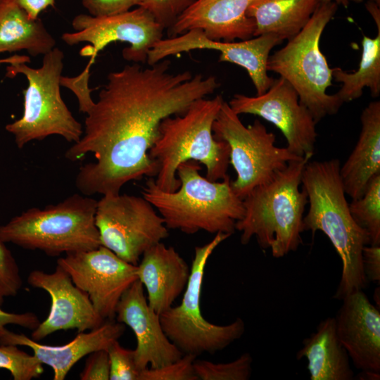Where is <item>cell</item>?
I'll list each match as a JSON object with an SVG mask.
<instances>
[{
	"mask_svg": "<svg viewBox=\"0 0 380 380\" xmlns=\"http://www.w3.org/2000/svg\"><path fill=\"white\" fill-rule=\"evenodd\" d=\"M170 65L165 58L148 68L134 63L108 74L87 113L80 139L65 153L72 162L89 153L95 157L77 172L75 186L82 194H118L130 181L156 176L157 165L148 151L160 122L183 114L220 87L215 76L172 73Z\"/></svg>",
	"mask_w": 380,
	"mask_h": 380,
	"instance_id": "obj_1",
	"label": "cell"
},
{
	"mask_svg": "<svg viewBox=\"0 0 380 380\" xmlns=\"http://www.w3.org/2000/svg\"><path fill=\"white\" fill-rule=\"evenodd\" d=\"M341 163L334 158L308 161L301 184L308 195L309 209L303 217L304 231H321L329 239L342 261L341 277L333 296L342 300L349 293L367 288L362 266V248L370 244L368 233L353 220L341 176Z\"/></svg>",
	"mask_w": 380,
	"mask_h": 380,
	"instance_id": "obj_2",
	"label": "cell"
},
{
	"mask_svg": "<svg viewBox=\"0 0 380 380\" xmlns=\"http://www.w3.org/2000/svg\"><path fill=\"white\" fill-rule=\"evenodd\" d=\"M200 170L198 162H184L177 170L180 185L176 191L160 189L151 177L142 196L158 210L168 229L232 235L244 215L243 200L233 191L229 175L222 182H213L201 176Z\"/></svg>",
	"mask_w": 380,
	"mask_h": 380,
	"instance_id": "obj_3",
	"label": "cell"
},
{
	"mask_svg": "<svg viewBox=\"0 0 380 380\" xmlns=\"http://www.w3.org/2000/svg\"><path fill=\"white\" fill-rule=\"evenodd\" d=\"M223 101L221 95L199 99L183 114L167 117L160 122L158 138L148 151L157 165L154 180L160 189L170 192L179 188L177 170L188 160L203 164L206 178L210 181L228 176L229 145L217 139L213 132V124Z\"/></svg>",
	"mask_w": 380,
	"mask_h": 380,
	"instance_id": "obj_4",
	"label": "cell"
},
{
	"mask_svg": "<svg viewBox=\"0 0 380 380\" xmlns=\"http://www.w3.org/2000/svg\"><path fill=\"white\" fill-rule=\"evenodd\" d=\"M310 158L305 156L289 162L243 199L244 215L236 223V230L241 233L242 244L248 243L255 236L262 249L270 248L272 256L279 258L296 251L303 243L308 195L299 186Z\"/></svg>",
	"mask_w": 380,
	"mask_h": 380,
	"instance_id": "obj_5",
	"label": "cell"
},
{
	"mask_svg": "<svg viewBox=\"0 0 380 380\" xmlns=\"http://www.w3.org/2000/svg\"><path fill=\"white\" fill-rule=\"evenodd\" d=\"M97 201L75 194L55 205L30 208L0 225V240L49 256L97 248Z\"/></svg>",
	"mask_w": 380,
	"mask_h": 380,
	"instance_id": "obj_6",
	"label": "cell"
},
{
	"mask_svg": "<svg viewBox=\"0 0 380 380\" xmlns=\"http://www.w3.org/2000/svg\"><path fill=\"white\" fill-rule=\"evenodd\" d=\"M337 4L320 2L310 19L281 49L270 55L267 70L285 79L296 90L299 101L317 123L338 113L343 102L327 93L332 85V68L319 48L322 34L334 16Z\"/></svg>",
	"mask_w": 380,
	"mask_h": 380,
	"instance_id": "obj_7",
	"label": "cell"
},
{
	"mask_svg": "<svg viewBox=\"0 0 380 380\" xmlns=\"http://www.w3.org/2000/svg\"><path fill=\"white\" fill-rule=\"evenodd\" d=\"M63 58V52L54 47L44 55L42 65L39 68H30L25 63L6 67V76L23 74L28 81L24 91L23 115L6 126L19 148L30 141L43 140L51 135H58L75 143L83 134L81 123L74 118L61 95Z\"/></svg>",
	"mask_w": 380,
	"mask_h": 380,
	"instance_id": "obj_8",
	"label": "cell"
},
{
	"mask_svg": "<svg viewBox=\"0 0 380 380\" xmlns=\"http://www.w3.org/2000/svg\"><path fill=\"white\" fill-rule=\"evenodd\" d=\"M230 236L218 232L208 243L195 247L190 275L180 305L172 306L160 315L163 331L183 354H213L239 339L245 331L241 318L238 317L227 325H217L203 317L200 307L208 260L214 250Z\"/></svg>",
	"mask_w": 380,
	"mask_h": 380,
	"instance_id": "obj_9",
	"label": "cell"
},
{
	"mask_svg": "<svg viewBox=\"0 0 380 380\" xmlns=\"http://www.w3.org/2000/svg\"><path fill=\"white\" fill-rule=\"evenodd\" d=\"M213 132L217 139L229 145V164L236 173L231 186L242 200L255 186L284 168L289 162L303 158L286 147L276 146L275 135L269 132L259 120L245 126L224 101L213 124Z\"/></svg>",
	"mask_w": 380,
	"mask_h": 380,
	"instance_id": "obj_10",
	"label": "cell"
},
{
	"mask_svg": "<svg viewBox=\"0 0 380 380\" xmlns=\"http://www.w3.org/2000/svg\"><path fill=\"white\" fill-rule=\"evenodd\" d=\"M95 223L101 245L135 265L147 249L169 236L163 218L143 196L103 195L97 201Z\"/></svg>",
	"mask_w": 380,
	"mask_h": 380,
	"instance_id": "obj_11",
	"label": "cell"
},
{
	"mask_svg": "<svg viewBox=\"0 0 380 380\" xmlns=\"http://www.w3.org/2000/svg\"><path fill=\"white\" fill-rule=\"evenodd\" d=\"M72 26L75 32L63 33L62 39L68 45L90 43V48L82 54L90 56L91 63L108 44L121 42L130 44L122 51L125 60L144 63L153 46L163 39L164 28L143 6L108 16L79 14L73 18Z\"/></svg>",
	"mask_w": 380,
	"mask_h": 380,
	"instance_id": "obj_12",
	"label": "cell"
},
{
	"mask_svg": "<svg viewBox=\"0 0 380 380\" xmlns=\"http://www.w3.org/2000/svg\"><path fill=\"white\" fill-rule=\"evenodd\" d=\"M57 265L87 294L95 310L105 321L115 317L122 294L138 280L137 265L126 262L103 246L65 254L57 260Z\"/></svg>",
	"mask_w": 380,
	"mask_h": 380,
	"instance_id": "obj_13",
	"label": "cell"
},
{
	"mask_svg": "<svg viewBox=\"0 0 380 380\" xmlns=\"http://www.w3.org/2000/svg\"><path fill=\"white\" fill-rule=\"evenodd\" d=\"M228 103L239 115H255L274 124L284 135L289 151L299 157L312 158L317 137V122L300 103L296 90L283 77L274 79L261 95L236 94Z\"/></svg>",
	"mask_w": 380,
	"mask_h": 380,
	"instance_id": "obj_14",
	"label": "cell"
},
{
	"mask_svg": "<svg viewBox=\"0 0 380 380\" xmlns=\"http://www.w3.org/2000/svg\"><path fill=\"white\" fill-rule=\"evenodd\" d=\"M27 283L46 291L51 300L47 317L32 331L31 338L39 341L60 330L84 332L101 326L105 320L95 310L89 296L78 288L69 274L57 265L52 273L35 270Z\"/></svg>",
	"mask_w": 380,
	"mask_h": 380,
	"instance_id": "obj_15",
	"label": "cell"
},
{
	"mask_svg": "<svg viewBox=\"0 0 380 380\" xmlns=\"http://www.w3.org/2000/svg\"><path fill=\"white\" fill-rule=\"evenodd\" d=\"M115 317L118 322L129 327L136 336L134 355L141 371L148 365L150 368L163 367L184 355L163 331L160 315L149 306L140 281H134L122 294Z\"/></svg>",
	"mask_w": 380,
	"mask_h": 380,
	"instance_id": "obj_16",
	"label": "cell"
},
{
	"mask_svg": "<svg viewBox=\"0 0 380 380\" xmlns=\"http://www.w3.org/2000/svg\"><path fill=\"white\" fill-rule=\"evenodd\" d=\"M335 319L337 336L355 368L380 372V312L362 290L343 298Z\"/></svg>",
	"mask_w": 380,
	"mask_h": 380,
	"instance_id": "obj_17",
	"label": "cell"
},
{
	"mask_svg": "<svg viewBox=\"0 0 380 380\" xmlns=\"http://www.w3.org/2000/svg\"><path fill=\"white\" fill-rule=\"evenodd\" d=\"M254 1L195 0L167 30L168 37L198 29L213 40L248 39L253 37L255 25L246 11Z\"/></svg>",
	"mask_w": 380,
	"mask_h": 380,
	"instance_id": "obj_18",
	"label": "cell"
},
{
	"mask_svg": "<svg viewBox=\"0 0 380 380\" xmlns=\"http://www.w3.org/2000/svg\"><path fill=\"white\" fill-rule=\"evenodd\" d=\"M125 324L106 320L88 332H80L70 342L62 346H47L31 338L9 331L0 330V345L23 346L30 348L43 364L52 368L53 380H63L71 368L83 357L99 350H108L123 334Z\"/></svg>",
	"mask_w": 380,
	"mask_h": 380,
	"instance_id": "obj_19",
	"label": "cell"
},
{
	"mask_svg": "<svg viewBox=\"0 0 380 380\" xmlns=\"http://www.w3.org/2000/svg\"><path fill=\"white\" fill-rule=\"evenodd\" d=\"M137 265L138 280L147 292L149 306L158 315L172 306L184 291L191 268L172 246L162 242L151 246Z\"/></svg>",
	"mask_w": 380,
	"mask_h": 380,
	"instance_id": "obj_20",
	"label": "cell"
},
{
	"mask_svg": "<svg viewBox=\"0 0 380 380\" xmlns=\"http://www.w3.org/2000/svg\"><path fill=\"white\" fill-rule=\"evenodd\" d=\"M362 128L353 151L342 167L340 176L346 194L361 197L369 183L380 174V102H370L360 115Z\"/></svg>",
	"mask_w": 380,
	"mask_h": 380,
	"instance_id": "obj_21",
	"label": "cell"
},
{
	"mask_svg": "<svg viewBox=\"0 0 380 380\" xmlns=\"http://www.w3.org/2000/svg\"><path fill=\"white\" fill-rule=\"evenodd\" d=\"M305 357L311 380H352L354 372L347 350L341 343L334 317L319 322L316 331L303 341L296 358Z\"/></svg>",
	"mask_w": 380,
	"mask_h": 380,
	"instance_id": "obj_22",
	"label": "cell"
},
{
	"mask_svg": "<svg viewBox=\"0 0 380 380\" xmlns=\"http://www.w3.org/2000/svg\"><path fill=\"white\" fill-rule=\"evenodd\" d=\"M55 46V39L39 18L31 19L11 0H0V53L26 50L36 56Z\"/></svg>",
	"mask_w": 380,
	"mask_h": 380,
	"instance_id": "obj_23",
	"label": "cell"
},
{
	"mask_svg": "<svg viewBox=\"0 0 380 380\" xmlns=\"http://www.w3.org/2000/svg\"><path fill=\"white\" fill-rule=\"evenodd\" d=\"M321 0H255L246 15L253 18V37L274 34L283 40L298 34L305 26Z\"/></svg>",
	"mask_w": 380,
	"mask_h": 380,
	"instance_id": "obj_24",
	"label": "cell"
},
{
	"mask_svg": "<svg viewBox=\"0 0 380 380\" xmlns=\"http://www.w3.org/2000/svg\"><path fill=\"white\" fill-rule=\"evenodd\" d=\"M362 51L358 69L348 72L340 68H332V77L341 83L336 96L343 102L360 98L368 88L374 98L380 94V30L374 38L364 35Z\"/></svg>",
	"mask_w": 380,
	"mask_h": 380,
	"instance_id": "obj_25",
	"label": "cell"
},
{
	"mask_svg": "<svg viewBox=\"0 0 380 380\" xmlns=\"http://www.w3.org/2000/svg\"><path fill=\"white\" fill-rule=\"evenodd\" d=\"M350 213L369 236V245H380V174L369 183L363 195L348 203Z\"/></svg>",
	"mask_w": 380,
	"mask_h": 380,
	"instance_id": "obj_26",
	"label": "cell"
},
{
	"mask_svg": "<svg viewBox=\"0 0 380 380\" xmlns=\"http://www.w3.org/2000/svg\"><path fill=\"white\" fill-rule=\"evenodd\" d=\"M253 359L245 353L234 361L214 363L208 360H195L194 367L201 380H248L252 373Z\"/></svg>",
	"mask_w": 380,
	"mask_h": 380,
	"instance_id": "obj_27",
	"label": "cell"
},
{
	"mask_svg": "<svg viewBox=\"0 0 380 380\" xmlns=\"http://www.w3.org/2000/svg\"><path fill=\"white\" fill-rule=\"evenodd\" d=\"M0 368L10 372L14 380H31L44 372L43 364L15 345H0Z\"/></svg>",
	"mask_w": 380,
	"mask_h": 380,
	"instance_id": "obj_28",
	"label": "cell"
},
{
	"mask_svg": "<svg viewBox=\"0 0 380 380\" xmlns=\"http://www.w3.org/2000/svg\"><path fill=\"white\" fill-rule=\"evenodd\" d=\"M196 356L184 354L177 360L158 368H146L139 380H198L194 367Z\"/></svg>",
	"mask_w": 380,
	"mask_h": 380,
	"instance_id": "obj_29",
	"label": "cell"
},
{
	"mask_svg": "<svg viewBox=\"0 0 380 380\" xmlns=\"http://www.w3.org/2000/svg\"><path fill=\"white\" fill-rule=\"evenodd\" d=\"M110 380H139L141 371L137 367L134 350L125 348L115 341L108 350Z\"/></svg>",
	"mask_w": 380,
	"mask_h": 380,
	"instance_id": "obj_30",
	"label": "cell"
},
{
	"mask_svg": "<svg viewBox=\"0 0 380 380\" xmlns=\"http://www.w3.org/2000/svg\"><path fill=\"white\" fill-rule=\"evenodd\" d=\"M4 243L0 240V306L6 298L16 296L23 286L19 267Z\"/></svg>",
	"mask_w": 380,
	"mask_h": 380,
	"instance_id": "obj_31",
	"label": "cell"
},
{
	"mask_svg": "<svg viewBox=\"0 0 380 380\" xmlns=\"http://www.w3.org/2000/svg\"><path fill=\"white\" fill-rule=\"evenodd\" d=\"M195 0H146L143 7L147 8L156 21L168 30L178 17Z\"/></svg>",
	"mask_w": 380,
	"mask_h": 380,
	"instance_id": "obj_32",
	"label": "cell"
},
{
	"mask_svg": "<svg viewBox=\"0 0 380 380\" xmlns=\"http://www.w3.org/2000/svg\"><path fill=\"white\" fill-rule=\"evenodd\" d=\"M91 63L89 61L84 70L76 77L61 75L60 78L61 86L70 89L75 94L78 100L80 111L86 114L90 111L95 103L91 97V92L94 89L89 87V68Z\"/></svg>",
	"mask_w": 380,
	"mask_h": 380,
	"instance_id": "obj_33",
	"label": "cell"
},
{
	"mask_svg": "<svg viewBox=\"0 0 380 380\" xmlns=\"http://www.w3.org/2000/svg\"><path fill=\"white\" fill-rule=\"evenodd\" d=\"M146 0H81L92 16L101 17L122 13L134 6H143Z\"/></svg>",
	"mask_w": 380,
	"mask_h": 380,
	"instance_id": "obj_34",
	"label": "cell"
},
{
	"mask_svg": "<svg viewBox=\"0 0 380 380\" xmlns=\"http://www.w3.org/2000/svg\"><path fill=\"white\" fill-rule=\"evenodd\" d=\"M80 378L82 380L110 379V361L108 351L99 350L89 353Z\"/></svg>",
	"mask_w": 380,
	"mask_h": 380,
	"instance_id": "obj_35",
	"label": "cell"
},
{
	"mask_svg": "<svg viewBox=\"0 0 380 380\" xmlns=\"http://www.w3.org/2000/svg\"><path fill=\"white\" fill-rule=\"evenodd\" d=\"M362 266L367 281L379 284L380 245H367L362 248Z\"/></svg>",
	"mask_w": 380,
	"mask_h": 380,
	"instance_id": "obj_36",
	"label": "cell"
},
{
	"mask_svg": "<svg viewBox=\"0 0 380 380\" xmlns=\"http://www.w3.org/2000/svg\"><path fill=\"white\" fill-rule=\"evenodd\" d=\"M39 323L37 315L33 312L12 313L0 308V330L7 324H15L33 331Z\"/></svg>",
	"mask_w": 380,
	"mask_h": 380,
	"instance_id": "obj_37",
	"label": "cell"
},
{
	"mask_svg": "<svg viewBox=\"0 0 380 380\" xmlns=\"http://www.w3.org/2000/svg\"><path fill=\"white\" fill-rule=\"evenodd\" d=\"M23 8L33 20L37 19L39 13L49 6H54L56 0H11Z\"/></svg>",
	"mask_w": 380,
	"mask_h": 380,
	"instance_id": "obj_38",
	"label": "cell"
},
{
	"mask_svg": "<svg viewBox=\"0 0 380 380\" xmlns=\"http://www.w3.org/2000/svg\"><path fill=\"white\" fill-rule=\"evenodd\" d=\"M365 7L374 19L377 30H380V6L372 0H368L365 4Z\"/></svg>",
	"mask_w": 380,
	"mask_h": 380,
	"instance_id": "obj_39",
	"label": "cell"
},
{
	"mask_svg": "<svg viewBox=\"0 0 380 380\" xmlns=\"http://www.w3.org/2000/svg\"><path fill=\"white\" fill-rule=\"evenodd\" d=\"M354 379L360 380H379L380 372L372 370H361L357 376H354Z\"/></svg>",
	"mask_w": 380,
	"mask_h": 380,
	"instance_id": "obj_40",
	"label": "cell"
},
{
	"mask_svg": "<svg viewBox=\"0 0 380 380\" xmlns=\"http://www.w3.org/2000/svg\"><path fill=\"white\" fill-rule=\"evenodd\" d=\"M30 57L27 56H18V55H14L11 57L0 59V64L1 63H7V64H12L15 63H30Z\"/></svg>",
	"mask_w": 380,
	"mask_h": 380,
	"instance_id": "obj_41",
	"label": "cell"
},
{
	"mask_svg": "<svg viewBox=\"0 0 380 380\" xmlns=\"http://www.w3.org/2000/svg\"><path fill=\"white\" fill-rule=\"evenodd\" d=\"M362 1L363 0H321V2H334L337 5H341L346 8H347L351 2L358 4Z\"/></svg>",
	"mask_w": 380,
	"mask_h": 380,
	"instance_id": "obj_42",
	"label": "cell"
},
{
	"mask_svg": "<svg viewBox=\"0 0 380 380\" xmlns=\"http://www.w3.org/2000/svg\"><path fill=\"white\" fill-rule=\"evenodd\" d=\"M374 300L376 303V308L379 310V305H380V288L379 286H377L374 292Z\"/></svg>",
	"mask_w": 380,
	"mask_h": 380,
	"instance_id": "obj_43",
	"label": "cell"
},
{
	"mask_svg": "<svg viewBox=\"0 0 380 380\" xmlns=\"http://www.w3.org/2000/svg\"><path fill=\"white\" fill-rule=\"evenodd\" d=\"M373 1H374L375 3H376L379 6H380V0H372Z\"/></svg>",
	"mask_w": 380,
	"mask_h": 380,
	"instance_id": "obj_44",
	"label": "cell"
}]
</instances>
